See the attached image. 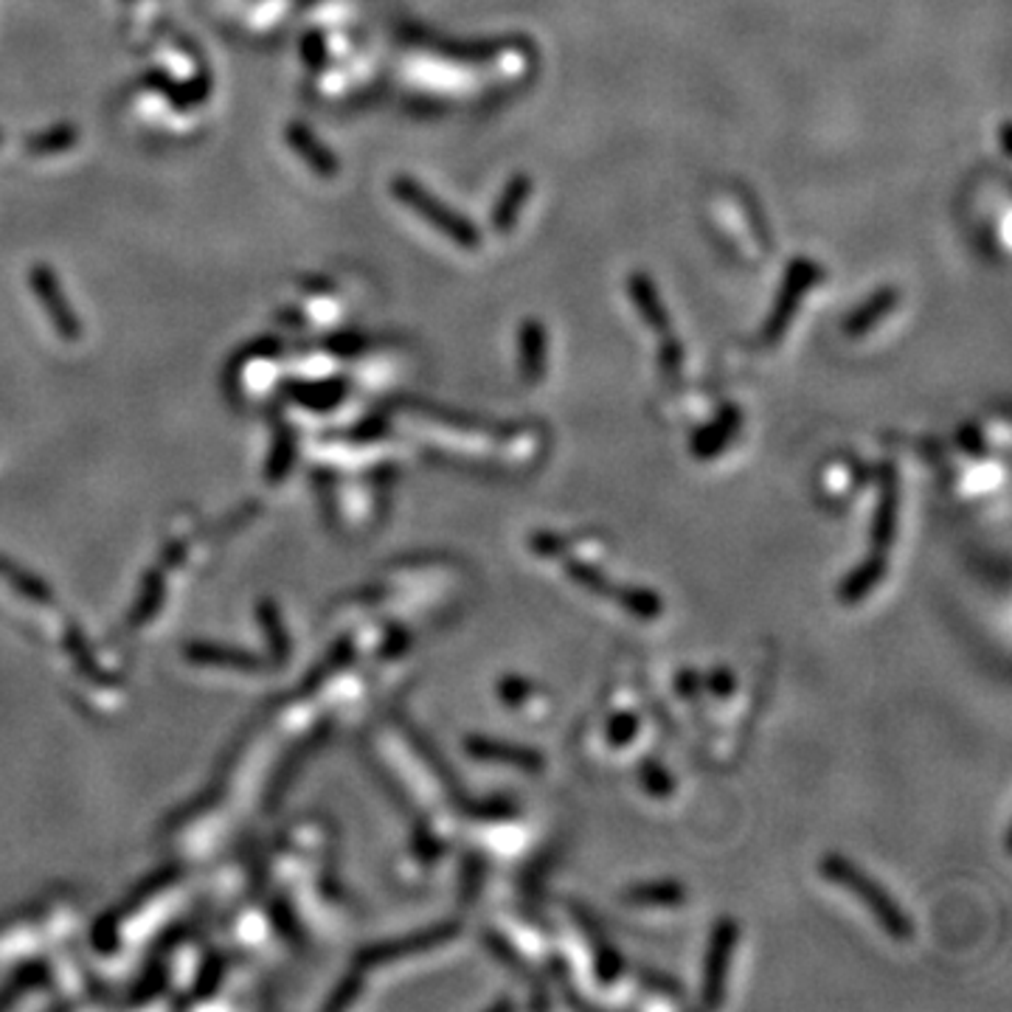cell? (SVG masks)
<instances>
[{"instance_id": "1", "label": "cell", "mask_w": 1012, "mask_h": 1012, "mask_svg": "<svg viewBox=\"0 0 1012 1012\" xmlns=\"http://www.w3.org/2000/svg\"><path fill=\"white\" fill-rule=\"evenodd\" d=\"M819 869H821V875L830 880V884H835L844 891H850L857 903L864 906V909L875 917L877 925H880V929H884L891 940L909 942L911 936H914V922H911V917L906 914V911L895 903V897H891L884 886L877 884L875 877L866 875L861 866L846 861V857L839 855V852H827V855L821 857Z\"/></svg>"}, {"instance_id": "2", "label": "cell", "mask_w": 1012, "mask_h": 1012, "mask_svg": "<svg viewBox=\"0 0 1012 1012\" xmlns=\"http://www.w3.org/2000/svg\"><path fill=\"white\" fill-rule=\"evenodd\" d=\"M391 192L397 194V201H400L402 206H408L417 217L425 219L433 231L453 239L458 248L476 251V248L481 246V234H478V228L473 226L465 214L453 212L451 206H445V203L439 201L436 194L428 192L425 186H420V183L413 181V178H408V174H397V178H394Z\"/></svg>"}, {"instance_id": "3", "label": "cell", "mask_w": 1012, "mask_h": 1012, "mask_svg": "<svg viewBox=\"0 0 1012 1012\" xmlns=\"http://www.w3.org/2000/svg\"><path fill=\"white\" fill-rule=\"evenodd\" d=\"M737 940H740V925L735 917H720L712 929L709 948H706V970H703V1004L706 1007H720L726 999Z\"/></svg>"}, {"instance_id": "4", "label": "cell", "mask_w": 1012, "mask_h": 1012, "mask_svg": "<svg viewBox=\"0 0 1012 1012\" xmlns=\"http://www.w3.org/2000/svg\"><path fill=\"white\" fill-rule=\"evenodd\" d=\"M819 278H821L819 265H812V262H807V259H796L794 265H791V271H787L785 282H782V291L774 304V312H771L765 329H762V341L765 343L780 341L782 332H785V329L791 327V321H794V312H796V307H799L805 291L819 282Z\"/></svg>"}, {"instance_id": "5", "label": "cell", "mask_w": 1012, "mask_h": 1012, "mask_svg": "<svg viewBox=\"0 0 1012 1012\" xmlns=\"http://www.w3.org/2000/svg\"><path fill=\"white\" fill-rule=\"evenodd\" d=\"M877 484H880V490H877V503H875V515H872V526H869V546L872 552H889L891 543H895L897 535V518H900V478H897L895 467L886 462L877 470Z\"/></svg>"}, {"instance_id": "6", "label": "cell", "mask_w": 1012, "mask_h": 1012, "mask_svg": "<svg viewBox=\"0 0 1012 1012\" xmlns=\"http://www.w3.org/2000/svg\"><path fill=\"white\" fill-rule=\"evenodd\" d=\"M32 291H34V296H37V302L43 304V310H46L48 321H52V327L57 329L59 338H62V341H71V343L79 341L82 327H79L77 312H73L71 302L65 298L62 287H59L57 276L52 273V268L34 265Z\"/></svg>"}, {"instance_id": "7", "label": "cell", "mask_w": 1012, "mask_h": 1012, "mask_svg": "<svg viewBox=\"0 0 1012 1012\" xmlns=\"http://www.w3.org/2000/svg\"><path fill=\"white\" fill-rule=\"evenodd\" d=\"M465 751L473 760L481 762H496V765H510L523 774H541L546 767V757L530 746H518L510 740H498V737H481L473 735L465 740Z\"/></svg>"}, {"instance_id": "8", "label": "cell", "mask_w": 1012, "mask_h": 1012, "mask_svg": "<svg viewBox=\"0 0 1012 1012\" xmlns=\"http://www.w3.org/2000/svg\"><path fill=\"white\" fill-rule=\"evenodd\" d=\"M458 922H442L436 929L420 931V934L402 936V940L386 942V945H377V948L366 951L361 956L363 965H380V962H394L402 959V956H413V954H425V951L439 948V945H445V942L456 940L458 936Z\"/></svg>"}, {"instance_id": "9", "label": "cell", "mask_w": 1012, "mask_h": 1012, "mask_svg": "<svg viewBox=\"0 0 1012 1012\" xmlns=\"http://www.w3.org/2000/svg\"><path fill=\"white\" fill-rule=\"evenodd\" d=\"M737 431H740V411H737L735 406H726L717 413L715 420L706 422V425L690 439L692 458H697V462L717 458L731 442H735Z\"/></svg>"}, {"instance_id": "10", "label": "cell", "mask_w": 1012, "mask_h": 1012, "mask_svg": "<svg viewBox=\"0 0 1012 1012\" xmlns=\"http://www.w3.org/2000/svg\"><path fill=\"white\" fill-rule=\"evenodd\" d=\"M886 575H889V557H886L884 552H869V557H866L864 562H857L850 575L841 580L839 600L844 602V605L864 602L866 596L886 580Z\"/></svg>"}, {"instance_id": "11", "label": "cell", "mask_w": 1012, "mask_h": 1012, "mask_svg": "<svg viewBox=\"0 0 1012 1012\" xmlns=\"http://www.w3.org/2000/svg\"><path fill=\"white\" fill-rule=\"evenodd\" d=\"M518 349H521V374L523 380L535 386L537 380H543L546 374V355H548V341L546 329L537 321H526L518 332Z\"/></svg>"}, {"instance_id": "12", "label": "cell", "mask_w": 1012, "mask_h": 1012, "mask_svg": "<svg viewBox=\"0 0 1012 1012\" xmlns=\"http://www.w3.org/2000/svg\"><path fill=\"white\" fill-rule=\"evenodd\" d=\"M625 903L639 906V909H675L686 903V886L678 880L636 884L625 891Z\"/></svg>"}, {"instance_id": "13", "label": "cell", "mask_w": 1012, "mask_h": 1012, "mask_svg": "<svg viewBox=\"0 0 1012 1012\" xmlns=\"http://www.w3.org/2000/svg\"><path fill=\"white\" fill-rule=\"evenodd\" d=\"M627 291H630L633 304H636V310L645 318L647 327L658 329V332H667V329H670V316H667L664 302L658 296L656 284H652L645 273H633V276L627 278Z\"/></svg>"}, {"instance_id": "14", "label": "cell", "mask_w": 1012, "mask_h": 1012, "mask_svg": "<svg viewBox=\"0 0 1012 1012\" xmlns=\"http://www.w3.org/2000/svg\"><path fill=\"white\" fill-rule=\"evenodd\" d=\"M557 560H560V566L566 568V575L571 577L582 591L593 593V596H600V600H613L616 591H619V585H616L600 566H593L591 560H580V557H575L571 552H562Z\"/></svg>"}, {"instance_id": "15", "label": "cell", "mask_w": 1012, "mask_h": 1012, "mask_svg": "<svg viewBox=\"0 0 1012 1012\" xmlns=\"http://www.w3.org/2000/svg\"><path fill=\"white\" fill-rule=\"evenodd\" d=\"M530 194H532L530 178H526V174H515V178L507 183V189L501 192V197H498L496 208H492V228L501 234L512 231V226H515L518 217H521L523 206H526V201H530Z\"/></svg>"}, {"instance_id": "16", "label": "cell", "mask_w": 1012, "mask_h": 1012, "mask_svg": "<svg viewBox=\"0 0 1012 1012\" xmlns=\"http://www.w3.org/2000/svg\"><path fill=\"white\" fill-rule=\"evenodd\" d=\"M895 304H897V291H891V287L877 291L875 296L866 298V302L861 304V307H857L850 318H846V323H844L846 336L850 338L866 336L872 327H877V323L884 321V318L895 310Z\"/></svg>"}, {"instance_id": "17", "label": "cell", "mask_w": 1012, "mask_h": 1012, "mask_svg": "<svg viewBox=\"0 0 1012 1012\" xmlns=\"http://www.w3.org/2000/svg\"><path fill=\"white\" fill-rule=\"evenodd\" d=\"M287 144H291L298 156L307 161V167L316 169V172L323 174V178H332V174L338 172V161L332 158V152H329V149L323 147L316 136H312L310 129L302 127V124L287 127Z\"/></svg>"}, {"instance_id": "18", "label": "cell", "mask_w": 1012, "mask_h": 1012, "mask_svg": "<svg viewBox=\"0 0 1012 1012\" xmlns=\"http://www.w3.org/2000/svg\"><path fill=\"white\" fill-rule=\"evenodd\" d=\"M613 602H616L627 616H633V619L639 622H656L661 619V613H664V600H661L652 588L619 585Z\"/></svg>"}, {"instance_id": "19", "label": "cell", "mask_w": 1012, "mask_h": 1012, "mask_svg": "<svg viewBox=\"0 0 1012 1012\" xmlns=\"http://www.w3.org/2000/svg\"><path fill=\"white\" fill-rule=\"evenodd\" d=\"M639 782L645 787V794L652 799H670L675 794V780L658 760H641Z\"/></svg>"}, {"instance_id": "20", "label": "cell", "mask_w": 1012, "mask_h": 1012, "mask_svg": "<svg viewBox=\"0 0 1012 1012\" xmlns=\"http://www.w3.org/2000/svg\"><path fill=\"white\" fill-rule=\"evenodd\" d=\"M535 692L537 686L532 684L530 678L515 675V672H510V675H503L501 681H498V697H501L503 706H510V709H523L526 703L535 701Z\"/></svg>"}, {"instance_id": "21", "label": "cell", "mask_w": 1012, "mask_h": 1012, "mask_svg": "<svg viewBox=\"0 0 1012 1012\" xmlns=\"http://www.w3.org/2000/svg\"><path fill=\"white\" fill-rule=\"evenodd\" d=\"M77 144V129L73 127H54L48 133H37V136L29 141V152L32 156H52V152H62V149L73 147Z\"/></svg>"}, {"instance_id": "22", "label": "cell", "mask_w": 1012, "mask_h": 1012, "mask_svg": "<svg viewBox=\"0 0 1012 1012\" xmlns=\"http://www.w3.org/2000/svg\"><path fill=\"white\" fill-rule=\"evenodd\" d=\"M639 729H641L639 715H636V712H630V709H625V712H616V715H611V720H607V726H605V737H607V742H611L613 748H625V746H630L633 740H636Z\"/></svg>"}, {"instance_id": "23", "label": "cell", "mask_w": 1012, "mask_h": 1012, "mask_svg": "<svg viewBox=\"0 0 1012 1012\" xmlns=\"http://www.w3.org/2000/svg\"><path fill=\"white\" fill-rule=\"evenodd\" d=\"M593 974L600 979V985H616L625 974V959L613 945H600L596 956H593Z\"/></svg>"}, {"instance_id": "24", "label": "cell", "mask_w": 1012, "mask_h": 1012, "mask_svg": "<svg viewBox=\"0 0 1012 1012\" xmlns=\"http://www.w3.org/2000/svg\"><path fill=\"white\" fill-rule=\"evenodd\" d=\"M473 819H484V821H503L512 819L518 812V807L512 805L510 799H503V796H492V799L484 801H473L470 810H467Z\"/></svg>"}, {"instance_id": "25", "label": "cell", "mask_w": 1012, "mask_h": 1012, "mask_svg": "<svg viewBox=\"0 0 1012 1012\" xmlns=\"http://www.w3.org/2000/svg\"><path fill=\"white\" fill-rule=\"evenodd\" d=\"M703 684H706V690H709L712 695L726 701V697H731L737 692V675L729 670V667H715V670L706 675Z\"/></svg>"}, {"instance_id": "26", "label": "cell", "mask_w": 1012, "mask_h": 1012, "mask_svg": "<svg viewBox=\"0 0 1012 1012\" xmlns=\"http://www.w3.org/2000/svg\"><path fill=\"white\" fill-rule=\"evenodd\" d=\"M192 658L206 661V664H228V667H257V661L248 656H234L231 650H212V647H194Z\"/></svg>"}, {"instance_id": "27", "label": "cell", "mask_w": 1012, "mask_h": 1012, "mask_svg": "<svg viewBox=\"0 0 1012 1012\" xmlns=\"http://www.w3.org/2000/svg\"><path fill=\"white\" fill-rule=\"evenodd\" d=\"M675 690L681 692V695H684L686 701H692V697H695L697 692H701V672H695V670L678 672V675H675Z\"/></svg>"}, {"instance_id": "28", "label": "cell", "mask_w": 1012, "mask_h": 1012, "mask_svg": "<svg viewBox=\"0 0 1012 1012\" xmlns=\"http://www.w3.org/2000/svg\"><path fill=\"white\" fill-rule=\"evenodd\" d=\"M959 442L962 447H965V453H970V456H985V442H981V433L976 431L974 425L965 428V431L959 433Z\"/></svg>"}]
</instances>
